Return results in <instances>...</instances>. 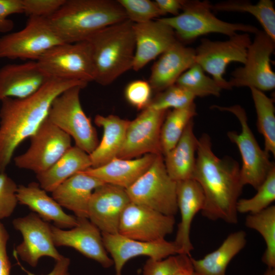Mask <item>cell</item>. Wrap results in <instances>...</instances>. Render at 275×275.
Listing matches in <instances>:
<instances>
[{
  "mask_svg": "<svg viewBox=\"0 0 275 275\" xmlns=\"http://www.w3.org/2000/svg\"><path fill=\"white\" fill-rule=\"evenodd\" d=\"M196 161L192 179L201 186L204 196L202 214L211 221L238 223L237 203L243 185L237 161L226 156L218 158L213 152L209 135L198 139Z\"/></svg>",
  "mask_w": 275,
  "mask_h": 275,
  "instance_id": "1",
  "label": "cell"
},
{
  "mask_svg": "<svg viewBox=\"0 0 275 275\" xmlns=\"http://www.w3.org/2000/svg\"><path fill=\"white\" fill-rule=\"evenodd\" d=\"M88 84L50 79L37 92L23 99L6 98L1 101L0 173L5 172L16 148L30 138L47 118L51 105L64 91Z\"/></svg>",
  "mask_w": 275,
  "mask_h": 275,
  "instance_id": "2",
  "label": "cell"
},
{
  "mask_svg": "<svg viewBox=\"0 0 275 275\" xmlns=\"http://www.w3.org/2000/svg\"><path fill=\"white\" fill-rule=\"evenodd\" d=\"M47 19L63 43H73L128 19L117 1L65 0Z\"/></svg>",
  "mask_w": 275,
  "mask_h": 275,
  "instance_id": "3",
  "label": "cell"
},
{
  "mask_svg": "<svg viewBox=\"0 0 275 275\" xmlns=\"http://www.w3.org/2000/svg\"><path fill=\"white\" fill-rule=\"evenodd\" d=\"M133 24L126 19L98 31L87 40L94 81L98 84L108 85L132 68L135 48Z\"/></svg>",
  "mask_w": 275,
  "mask_h": 275,
  "instance_id": "4",
  "label": "cell"
},
{
  "mask_svg": "<svg viewBox=\"0 0 275 275\" xmlns=\"http://www.w3.org/2000/svg\"><path fill=\"white\" fill-rule=\"evenodd\" d=\"M211 6L208 1L184 0L182 12L178 15L157 19L170 26L183 44L210 33L230 37L237 32L255 34L259 30L253 25L223 21L212 13Z\"/></svg>",
  "mask_w": 275,
  "mask_h": 275,
  "instance_id": "5",
  "label": "cell"
},
{
  "mask_svg": "<svg viewBox=\"0 0 275 275\" xmlns=\"http://www.w3.org/2000/svg\"><path fill=\"white\" fill-rule=\"evenodd\" d=\"M82 88L75 86L57 97L51 105L47 119L72 138L75 146L90 154L99 141L96 129L81 106L79 94Z\"/></svg>",
  "mask_w": 275,
  "mask_h": 275,
  "instance_id": "6",
  "label": "cell"
},
{
  "mask_svg": "<svg viewBox=\"0 0 275 275\" xmlns=\"http://www.w3.org/2000/svg\"><path fill=\"white\" fill-rule=\"evenodd\" d=\"M126 190L132 202L167 215L177 213V182L168 174L162 155H156L148 170Z\"/></svg>",
  "mask_w": 275,
  "mask_h": 275,
  "instance_id": "7",
  "label": "cell"
},
{
  "mask_svg": "<svg viewBox=\"0 0 275 275\" xmlns=\"http://www.w3.org/2000/svg\"><path fill=\"white\" fill-rule=\"evenodd\" d=\"M211 108L230 112L237 118L241 132L229 131L227 136L237 145L241 156L240 174L242 185L249 184L257 189L275 166L270 160L269 154L260 148L256 141L249 125L244 108L238 104L230 106L213 105Z\"/></svg>",
  "mask_w": 275,
  "mask_h": 275,
  "instance_id": "8",
  "label": "cell"
},
{
  "mask_svg": "<svg viewBox=\"0 0 275 275\" xmlns=\"http://www.w3.org/2000/svg\"><path fill=\"white\" fill-rule=\"evenodd\" d=\"M62 43L47 18L30 17L22 30L0 37V59L37 61L49 49Z\"/></svg>",
  "mask_w": 275,
  "mask_h": 275,
  "instance_id": "9",
  "label": "cell"
},
{
  "mask_svg": "<svg viewBox=\"0 0 275 275\" xmlns=\"http://www.w3.org/2000/svg\"><path fill=\"white\" fill-rule=\"evenodd\" d=\"M50 78L79 81H94L91 48L87 41L58 45L37 61Z\"/></svg>",
  "mask_w": 275,
  "mask_h": 275,
  "instance_id": "10",
  "label": "cell"
},
{
  "mask_svg": "<svg viewBox=\"0 0 275 275\" xmlns=\"http://www.w3.org/2000/svg\"><path fill=\"white\" fill-rule=\"evenodd\" d=\"M28 150L14 158L15 166L38 174L51 167L72 146L71 138L47 118L30 138Z\"/></svg>",
  "mask_w": 275,
  "mask_h": 275,
  "instance_id": "11",
  "label": "cell"
},
{
  "mask_svg": "<svg viewBox=\"0 0 275 275\" xmlns=\"http://www.w3.org/2000/svg\"><path fill=\"white\" fill-rule=\"evenodd\" d=\"M275 41L263 31L255 34L246 53L243 66L236 68L228 81L233 87H248L262 92L275 87V73L270 65V57L274 51Z\"/></svg>",
  "mask_w": 275,
  "mask_h": 275,
  "instance_id": "12",
  "label": "cell"
},
{
  "mask_svg": "<svg viewBox=\"0 0 275 275\" xmlns=\"http://www.w3.org/2000/svg\"><path fill=\"white\" fill-rule=\"evenodd\" d=\"M249 33L236 34L224 41L202 39L195 49L196 63L212 78L222 89H232L224 77L227 66L232 62L244 64L248 49L251 43Z\"/></svg>",
  "mask_w": 275,
  "mask_h": 275,
  "instance_id": "13",
  "label": "cell"
},
{
  "mask_svg": "<svg viewBox=\"0 0 275 275\" xmlns=\"http://www.w3.org/2000/svg\"><path fill=\"white\" fill-rule=\"evenodd\" d=\"M166 113L146 108L130 121L117 157L133 159L147 154L162 155L160 131Z\"/></svg>",
  "mask_w": 275,
  "mask_h": 275,
  "instance_id": "14",
  "label": "cell"
},
{
  "mask_svg": "<svg viewBox=\"0 0 275 275\" xmlns=\"http://www.w3.org/2000/svg\"><path fill=\"white\" fill-rule=\"evenodd\" d=\"M12 225L23 239L16 246V253L31 266L36 267L43 257L52 258L56 261L63 256L53 242L51 225L35 213L14 219Z\"/></svg>",
  "mask_w": 275,
  "mask_h": 275,
  "instance_id": "15",
  "label": "cell"
},
{
  "mask_svg": "<svg viewBox=\"0 0 275 275\" xmlns=\"http://www.w3.org/2000/svg\"><path fill=\"white\" fill-rule=\"evenodd\" d=\"M175 224L174 216L131 202L122 214L118 233L132 239L154 241L172 233Z\"/></svg>",
  "mask_w": 275,
  "mask_h": 275,
  "instance_id": "16",
  "label": "cell"
},
{
  "mask_svg": "<svg viewBox=\"0 0 275 275\" xmlns=\"http://www.w3.org/2000/svg\"><path fill=\"white\" fill-rule=\"evenodd\" d=\"M104 247L113 260L115 275H122V269L128 261L138 256L161 260L180 254L174 241L165 239L154 241H142L124 237L120 234L102 233Z\"/></svg>",
  "mask_w": 275,
  "mask_h": 275,
  "instance_id": "17",
  "label": "cell"
},
{
  "mask_svg": "<svg viewBox=\"0 0 275 275\" xmlns=\"http://www.w3.org/2000/svg\"><path fill=\"white\" fill-rule=\"evenodd\" d=\"M51 232L56 247L72 248L105 268L114 265L104 247L101 232L88 218L77 217L76 225L68 230L51 225Z\"/></svg>",
  "mask_w": 275,
  "mask_h": 275,
  "instance_id": "18",
  "label": "cell"
},
{
  "mask_svg": "<svg viewBox=\"0 0 275 275\" xmlns=\"http://www.w3.org/2000/svg\"><path fill=\"white\" fill-rule=\"evenodd\" d=\"M130 202L126 189L104 183L92 194L88 218L102 233H118L122 214Z\"/></svg>",
  "mask_w": 275,
  "mask_h": 275,
  "instance_id": "19",
  "label": "cell"
},
{
  "mask_svg": "<svg viewBox=\"0 0 275 275\" xmlns=\"http://www.w3.org/2000/svg\"><path fill=\"white\" fill-rule=\"evenodd\" d=\"M135 52L132 69L138 71L178 40L174 30L158 19L133 23Z\"/></svg>",
  "mask_w": 275,
  "mask_h": 275,
  "instance_id": "20",
  "label": "cell"
},
{
  "mask_svg": "<svg viewBox=\"0 0 275 275\" xmlns=\"http://www.w3.org/2000/svg\"><path fill=\"white\" fill-rule=\"evenodd\" d=\"M50 79L37 61L6 65L0 68V101L6 98H26Z\"/></svg>",
  "mask_w": 275,
  "mask_h": 275,
  "instance_id": "21",
  "label": "cell"
},
{
  "mask_svg": "<svg viewBox=\"0 0 275 275\" xmlns=\"http://www.w3.org/2000/svg\"><path fill=\"white\" fill-rule=\"evenodd\" d=\"M177 204L181 221L175 240L180 254L190 256L194 246L190 239V232L193 219L201 211L204 204V196L200 184L190 178L177 182Z\"/></svg>",
  "mask_w": 275,
  "mask_h": 275,
  "instance_id": "22",
  "label": "cell"
},
{
  "mask_svg": "<svg viewBox=\"0 0 275 275\" xmlns=\"http://www.w3.org/2000/svg\"><path fill=\"white\" fill-rule=\"evenodd\" d=\"M195 49L177 41L154 64L149 79L152 89L161 92L175 84L196 63Z\"/></svg>",
  "mask_w": 275,
  "mask_h": 275,
  "instance_id": "23",
  "label": "cell"
},
{
  "mask_svg": "<svg viewBox=\"0 0 275 275\" xmlns=\"http://www.w3.org/2000/svg\"><path fill=\"white\" fill-rule=\"evenodd\" d=\"M17 196L19 204L28 206L44 221L52 222L57 227L69 229L77 224V217L66 213L38 183L18 185Z\"/></svg>",
  "mask_w": 275,
  "mask_h": 275,
  "instance_id": "24",
  "label": "cell"
},
{
  "mask_svg": "<svg viewBox=\"0 0 275 275\" xmlns=\"http://www.w3.org/2000/svg\"><path fill=\"white\" fill-rule=\"evenodd\" d=\"M104 183L83 171L78 172L56 188L51 192L52 197L61 207L72 211L76 217L88 218L92 194Z\"/></svg>",
  "mask_w": 275,
  "mask_h": 275,
  "instance_id": "25",
  "label": "cell"
},
{
  "mask_svg": "<svg viewBox=\"0 0 275 275\" xmlns=\"http://www.w3.org/2000/svg\"><path fill=\"white\" fill-rule=\"evenodd\" d=\"M156 155L147 154L133 159L116 157L102 166L91 167L83 172L104 183L126 189L148 170Z\"/></svg>",
  "mask_w": 275,
  "mask_h": 275,
  "instance_id": "26",
  "label": "cell"
},
{
  "mask_svg": "<svg viewBox=\"0 0 275 275\" xmlns=\"http://www.w3.org/2000/svg\"><path fill=\"white\" fill-rule=\"evenodd\" d=\"M129 121L113 115L95 116L94 123L103 128V135L97 147L89 154L91 168L102 166L117 157L123 144Z\"/></svg>",
  "mask_w": 275,
  "mask_h": 275,
  "instance_id": "27",
  "label": "cell"
},
{
  "mask_svg": "<svg viewBox=\"0 0 275 275\" xmlns=\"http://www.w3.org/2000/svg\"><path fill=\"white\" fill-rule=\"evenodd\" d=\"M194 125L193 120L176 145L164 155L167 171L176 182L191 178L195 170L198 139L194 133Z\"/></svg>",
  "mask_w": 275,
  "mask_h": 275,
  "instance_id": "28",
  "label": "cell"
},
{
  "mask_svg": "<svg viewBox=\"0 0 275 275\" xmlns=\"http://www.w3.org/2000/svg\"><path fill=\"white\" fill-rule=\"evenodd\" d=\"M246 243V233L239 230L229 234L216 250L203 258L196 259L190 257L196 275H226L228 265Z\"/></svg>",
  "mask_w": 275,
  "mask_h": 275,
  "instance_id": "29",
  "label": "cell"
},
{
  "mask_svg": "<svg viewBox=\"0 0 275 275\" xmlns=\"http://www.w3.org/2000/svg\"><path fill=\"white\" fill-rule=\"evenodd\" d=\"M92 167L89 154L72 146L46 171L36 174L40 187L46 192L56 188L74 174Z\"/></svg>",
  "mask_w": 275,
  "mask_h": 275,
  "instance_id": "30",
  "label": "cell"
},
{
  "mask_svg": "<svg viewBox=\"0 0 275 275\" xmlns=\"http://www.w3.org/2000/svg\"><path fill=\"white\" fill-rule=\"evenodd\" d=\"M212 10L246 12L253 15L261 25L263 31L275 41V10L270 0H260L256 4L247 1L229 0L211 4Z\"/></svg>",
  "mask_w": 275,
  "mask_h": 275,
  "instance_id": "31",
  "label": "cell"
},
{
  "mask_svg": "<svg viewBox=\"0 0 275 275\" xmlns=\"http://www.w3.org/2000/svg\"><path fill=\"white\" fill-rule=\"evenodd\" d=\"M257 114V127L263 136L264 150L275 156V109L273 99L263 92L250 88Z\"/></svg>",
  "mask_w": 275,
  "mask_h": 275,
  "instance_id": "32",
  "label": "cell"
},
{
  "mask_svg": "<svg viewBox=\"0 0 275 275\" xmlns=\"http://www.w3.org/2000/svg\"><path fill=\"white\" fill-rule=\"evenodd\" d=\"M197 115L196 105L173 109L168 113L160 131V144L162 155L166 154L177 143L188 124Z\"/></svg>",
  "mask_w": 275,
  "mask_h": 275,
  "instance_id": "33",
  "label": "cell"
},
{
  "mask_svg": "<svg viewBox=\"0 0 275 275\" xmlns=\"http://www.w3.org/2000/svg\"><path fill=\"white\" fill-rule=\"evenodd\" d=\"M245 225L262 235L266 244L262 261L267 268H275V206L270 205L261 211L249 214Z\"/></svg>",
  "mask_w": 275,
  "mask_h": 275,
  "instance_id": "34",
  "label": "cell"
},
{
  "mask_svg": "<svg viewBox=\"0 0 275 275\" xmlns=\"http://www.w3.org/2000/svg\"><path fill=\"white\" fill-rule=\"evenodd\" d=\"M176 84L188 90L196 97L210 95L218 97L222 90L218 84L206 75L203 69L196 63L185 71Z\"/></svg>",
  "mask_w": 275,
  "mask_h": 275,
  "instance_id": "35",
  "label": "cell"
},
{
  "mask_svg": "<svg viewBox=\"0 0 275 275\" xmlns=\"http://www.w3.org/2000/svg\"><path fill=\"white\" fill-rule=\"evenodd\" d=\"M251 198L239 199L237 203L238 213L253 214L261 211L270 206L275 200V167L256 189Z\"/></svg>",
  "mask_w": 275,
  "mask_h": 275,
  "instance_id": "36",
  "label": "cell"
},
{
  "mask_svg": "<svg viewBox=\"0 0 275 275\" xmlns=\"http://www.w3.org/2000/svg\"><path fill=\"white\" fill-rule=\"evenodd\" d=\"M196 97L188 90L175 84L160 92L146 108L166 111L187 107L194 102Z\"/></svg>",
  "mask_w": 275,
  "mask_h": 275,
  "instance_id": "37",
  "label": "cell"
},
{
  "mask_svg": "<svg viewBox=\"0 0 275 275\" xmlns=\"http://www.w3.org/2000/svg\"><path fill=\"white\" fill-rule=\"evenodd\" d=\"M128 19L133 23H141L162 16L155 1L150 0H117Z\"/></svg>",
  "mask_w": 275,
  "mask_h": 275,
  "instance_id": "38",
  "label": "cell"
},
{
  "mask_svg": "<svg viewBox=\"0 0 275 275\" xmlns=\"http://www.w3.org/2000/svg\"><path fill=\"white\" fill-rule=\"evenodd\" d=\"M18 186L5 172L0 173V220L10 216L18 203Z\"/></svg>",
  "mask_w": 275,
  "mask_h": 275,
  "instance_id": "39",
  "label": "cell"
},
{
  "mask_svg": "<svg viewBox=\"0 0 275 275\" xmlns=\"http://www.w3.org/2000/svg\"><path fill=\"white\" fill-rule=\"evenodd\" d=\"M187 256L178 254L161 260L149 258L143 266V275H174Z\"/></svg>",
  "mask_w": 275,
  "mask_h": 275,
  "instance_id": "40",
  "label": "cell"
},
{
  "mask_svg": "<svg viewBox=\"0 0 275 275\" xmlns=\"http://www.w3.org/2000/svg\"><path fill=\"white\" fill-rule=\"evenodd\" d=\"M152 88L148 81L139 79L129 82L125 89L127 101L138 109H144L151 100Z\"/></svg>",
  "mask_w": 275,
  "mask_h": 275,
  "instance_id": "41",
  "label": "cell"
},
{
  "mask_svg": "<svg viewBox=\"0 0 275 275\" xmlns=\"http://www.w3.org/2000/svg\"><path fill=\"white\" fill-rule=\"evenodd\" d=\"M65 0H21L23 13L30 17L47 18L56 13Z\"/></svg>",
  "mask_w": 275,
  "mask_h": 275,
  "instance_id": "42",
  "label": "cell"
},
{
  "mask_svg": "<svg viewBox=\"0 0 275 275\" xmlns=\"http://www.w3.org/2000/svg\"><path fill=\"white\" fill-rule=\"evenodd\" d=\"M19 13H23L21 0H0V32L11 30L14 23L8 17Z\"/></svg>",
  "mask_w": 275,
  "mask_h": 275,
  "instance_id": "43",
  "label": "cell"
},
{
  "mask_svg": "<svg viewBox=\"0 0 275 275\" xmlns=\"http://www.w3.org/2000/svg\"><path fill=\"white\" fill-rule=\"evenodd\" d=\"M9 235L0 220V275H10L11 263L7 253Z\"/></svg>",
  "mask_w": 275,
  "mask_h": 275,
  "instance_id": "44",
  "label": "cell"
},
{
  "mask_svg": "<svg viewBox=\"0 0 275 275\" xmlns=\"http://www.w3.org/2000/svg\"><path fill=\"white\" fill-rule=\"evenodd\" d=\"M184 0H156L155 2L162 15L171 14L178 15L182 10Z\"/></svg>",
  "mask_w": 275,
  "mask_h": 275,
  "instance_id": "45",
  "label": "cell"
},
{
  "mask_svg": "<svg viewBox=\"0 0 275 275\" xmlns=\"http://www.w3.org/2000/svg\"><path fill=\"white\" fill-rule=\"evenodd\" d=\"M70 260L69 258L63 256L60 259L56 261V263L52 270L46 275H70L69 272V266ZM28 275H36L34 273L24 270Z\"/></svg>",
  "mask_w": 275,
  "mask_h": 275,
  "instance_id": "46",
  "label": "cell"
},
{
  "mask_svg": "<svg viewBox=\"0 0 275 275\" xmlns=\"http://www.w3.org/2000/svg\"><path fill=\"white\" fill-rule=\"evenodd\" d=\"M174 275H196L191 262L190 256H187Z\"/></svg>",
  "mask_w": 275,
  "mask_h": 275,
  "instance_id": "47",
  "label": "cell"
},
{
  "mask_svg": "<svg viewBox=\"0 0 275 275\" xmlns=\"http://www.w3.org/2000/svg\"><path fill=\"white\" fill-rule=\"evenodd\" d=\"M264 275H275V268H267Z\"/></svg>",
  "mask_w": 275,
  "mask_h": 275,
  "instance_id": "48",
  "label": "cell"
}]
</instances>
